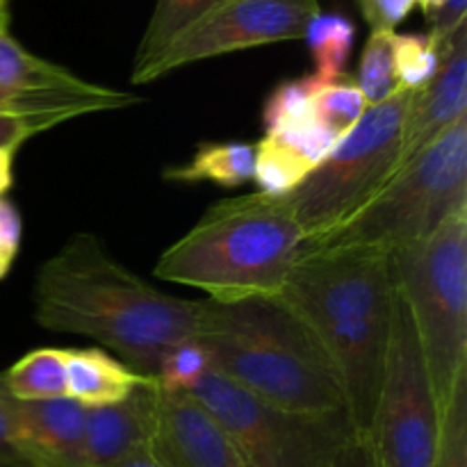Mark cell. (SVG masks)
Returning <instances> with one entry per match:
<instances>
[{"label": "cell", "instance_id": "1", "mask_svg": "<svg viewBox=\"0 0 467 467\" xmlns=\"http://www.w3.org/2000/svg\"><path fill=\"white\" fill-rule=\"evenodd\" d=\"M205 301L155 290L91 233L73 235L35 278V319L55 333L89 337L146 379L171 347L196 340Z\"/></svg>", "mask_w": 467, "mask_h": 467}, {"label": "cell", "instance_id": "2", "mask_svg": "<svg viewBox=\"0 0 467 467\" xmlns=\"http://www.w3.org/2000/svg\"><path fill=\"white\" fill-rule=\"evenodd\" d=\"M397 295L390 251L365 244L301 249L276 295L327 354L351 424L365 441L381 390Z\"/></svg>", "mask_w": 467, "mask_h": 467}, {"label": "cell", "instance_id": "3", "mask_svg": "<svg viewBox=\"0 0 467 467\" xmlns=\"http://www.w3.org/2000/svg\"><path fill=\"white\" fill-rule=\"evenodd\" d=\"M196 340L208 349L214 372L267 406L315 418L347 413L336 369L278 296L208 299Z\"/></svg>", "mask_w": 467, "mask_h": 467}, {"label": "cell", "instance_id": "4", "mask_svg": "<svg viewBox=\"0 0 467 467\" xmlns=\"http://www.w3.org/2000/svg\"><path fill=\"white\" fill-rule=\"evenodd\" d=\"M304 242L285 199L254 192L213 205L160 255L153 274L217 304L276 296Z\"/></svg>", "mask_w": 467, "mask_h": 467}, {"label": "cell", "instance_id": "5", "mask_svg": "<svg viewBox=\"0 0 467 467\" xmlns=\"http://www.w3.org/2000/svg\"><path fill=\"white\" fill-rule=\"evenodd\" d=\"M390 258L442 418L467 369V205L424 240L392 249Z\"/></svg>", "mask_w": 467, "mask_h": 467}, {"label": "cell", "instance_id": "6", "mask_svg": "<svg viewBox=\"0 0 467 467\" xmlns=\"http://www.w3.org/2000/svg\"><path fill=\"white\" fill-rule=\"evenodd\" d=\"M413 91L372 105L349 132L340 137L327 158L287 194L304 244L322 240L368 208L401 167L404 119Z\"/></svg>", "mask_w": 467, "mask_h": 467}, {"label": "cell", "instance_id": "7", "mask_svg": "<svg viewBox=\"0 0 467 467\" xmlns=\"http://www.w3.org/2000/svg\"><path fill=\"white\" fill-rule=\"evenodd\" d=\"M465 205L467 117H461L401 164L368 208L331 235L304 244V249L365 244L392 251L429 237L450 214Z\"/></svg>", "mask_w": 467, "mask_h": 467}, {"label": "cell", "instance_id": "8", "mask_svg": "<svg viewBox=\"0 0 467 467\" xmlns=\"http://www.w3.org/2000/svg\"><path fill=\"white\" fill-rule=\"evenodd\" d=\"M190 395L222 424L246 467H331L342 447L358 436L347 413H285L214 369Z\"/></svg>", "mask_w": 467, "mask_h": 467}, {"label": "cell", "instance_id": "9", "mask_svg": "<svg viewBox=\"0 0 467 467\" xmlns=\"http://www.w3.org/2000/svg\"><path fill=\"white\" fill-rule=\"evenodd\" d=\"M438 441L441 410L436 392L413 315L397 295L386 369L368 442L381 467H433Z\"/></svg>", "mask_w": 467, "mask_h": 467}, {"label": "cell", "instance_id": "10", "mask_svg": "<svg viewBox=\"0 0 467 467\" xmlns=\"http://www.w3.org/2000/svg\"><path fill=\"white\" fill-rule=\"evenodd\" d=\"M317 14V0H219L130 80L146 85L201 59L304 39Z\"/></svg>", "mask_w": 467, "mask_h": 467}, {"label": "cell", "instance_id": "11", "mask_svg": "<svg viewBox=\"0 0 467 467\" xmlns=\"http://www.w3.org/2000/svg\"><path fill=\"white\" fill-rule=\"evenodd\" d=\"M150 454L162 467H246L222 424L194 397L162 388Z\"/></svg>", "mask_w": 467, "mask_h": 467}, {"label": "cell", "instance_id": "12", "mask_svg": "<svg viewBox=\"0 0 467 467\" xmlns=\"http://www.w3.org/2000/svg\"><path fill=\"white\" fill-rule=\"evenodd\" d=\"M461 117H467V23L441 46L436 76L413 91L404 119L401 164Z\"/></svg>", "mask_w": 467, "mask_h": 467}, {"label": "cell", "instance_id": "13", "mask_svg": "<svg viewBox=\"0 0 467 467\" xmlns=\"http://www.w3.org/2000/svg\"><path fill=\"white\" fill-rule=\"evenodd\" d=\"M158 381L149 379L121 401L87 409L85 467L112 465L150 450L158 422Z\"/></svg>", "mask_w": 467, "mask_h": 467}, {"label": "cell", "instance_id": "14", "mask_svg": "<svg viewBox=\"0 0 467 467\" xmlns=\"http://www.w3.org/2000/svg\"><path fill=\"white\" fill-rule=\"evenodd\" d=\"M87 409L71 397L16 401L18 442L30 467H85Z\"/></svg>", "mask_w": 467, "mask_h": 467}, {"label": "cell", "instance_id": "15", "mask_svg": "<svg viewBox=\"0 0 467 467\" xmlns=\"http://www.w3.org/2000/svg\"><path fill=\"white\" fill-rule=\"evenodd\" d=\"M340 137L315 121V117L265 132L255 146V176L263 194L283 196L295 190Z\"/></svg>", "mask_w": 467, "mask_h": 467}, {"label": "cell", "instance_id": "16", "mask_svg": "<svg viewBox=\"0 0 467 467\" xmlns=\"http://www.w3.org/2000/svg\"><path fill=\"white\" fill-rule=\"evenodd\" d=\"M149 379L100 347L67 349V397L85 409L121 401Z\"/></svg>", "mask_w": 467, "mask_h": 467}, {"label": "cell", "instance_id": "17", "mask_svg": "<svg viewBox=\"0 0 467 467\" xmlns=\"http://www.w3.org/2000/svg\"><path fill=\"white\" fill-rule=\"evenodd\" d=\"M171 182H214L219 187H240L255 176V146L246 141H203L187 162L162 171Z\"/></svg>", "mask_w": 467, "mask_h": 467}, {"label": "cell", "instance_id": "18", "mask_svg": "<svg viewBox=\"0 0 467 467\" xmlns=\"http://www.w3.org/2000/svg\"><path fill=\"white\" fill-rule=\"evenodd\" d=\"M5 388L16 401L67 397V349H35L3 372Z\"/></svg>", "mask_w": 467, "mask_h": 467}, {"label": "cell", "instance_id": "19", "mask_svg": "<svg viewBox=\"0 0 467 467\" xmlns=\"http://www.w3.org/2000/svg\"><path fill=\"white\" fill-rule=\"evenodd\" d=\"M313 55L315 76L322 82H336L347 76L345 68L354 50L356 27L354 23L340 14H322L313 18L304 36Z\"/></svg>", "mask_w": 467, "mask_h": 467}, {"label": "cell", "instance_id": "20", "mask_svg": "<svg viewBox=\"0 0 467 467\" xmlns=\"http://www.w3.org/2000/svg\"><path fill=\"white\" fill-rule=\"evenodd\" d=\"M214 3L219 0H158L144 36L137 46L132 73L153 62L182 30H187L196 18L203 16Z\"/></svg>", "mask_w": 467, "mask_h": 467}, {"label": "cell", "instance_id": "21", "mask_svg": "<svg viewBox=\"0 0 467 467\" xmlns=\"http://www.w3.org/2000/svg\"><path fill=\"white\" fill-rule=\"evenodd\" d=\"M392 35L390 30H372L358 64V85L368 108L392 99L400 89L395 76V55H392Z\"/></svg>", "mask_w": 467, "mask_h": 467}, {"label": "cell", "instance_id": "22", "mask_svg": "<svg viewBox=\"0 0 467 467\" xmlns=\"http://www.w3.org/2000/svg\"><path fill=\"white\" fill-rule=\"evenodd\" d=\"M365 112H368V103H365L356 80L349 76L322 85L313 99L315 121L331 130L336 137L349 132Z\"/></svg>", "mask_w": 467, "mask_h": 467}, {"label": "cell", "instance_id": "23", "mask_svg": "<svg viewBox=\"0 0 467 467\" xmlns=\"http://www.w3.org/2000/svg\"><path fill=\"white\" fill-rule=\"evenodd\" d=\"M395 76L400 89L418 91L436 76L441 46L427 35H392Z\"/></svg>", "mask_w": 467, "mask_h": 467}, {"label": "cell", "instance_id": "24", "mask_svg": "<svg viewBox=\"0 0 467 467\" xmlns=\"http://www.w3.org/2000/svg\"><path fill=\"white\" fill-rule=\"evenodd\" d=\"M322 85H327V82L310 73V76L295 78V80H285L274 87V91L263 105L265 132L313 117V99Z\"/></svg>", "mask_w": 467, "mask_h": 467}, {"label": "cell", "instance_id": "25", "mask_svg": "<svg viewBox=\"0 0 467 467\" xmlns=\"http://www.w3.org/2000/svg\"><path fill=\"white\" fill-rule=\"evenodd\" d=\"M210 369H213V360H210L208 349L199 340H185L164 354L155 381L167 392L190 395Z\"/></svg>", "mask_w": 467, "mask_h": 467}, {"label": "cell", "instance_id": "26", "mask_svg": "<svg viewBox=\"0 0 467 467\" xmlns=\"http://www.w3.org/2000/svg\"><path fill=\"white\" fill-rule=\"evenodd\" d=\"M433 467H467V369L456 381L450 406L441 418Z\"/></svg>", "mask_w": 467, "mask_h": 467}, {"label": "cell", "instance_id": "27", "mask_svg": "<svg viewBox=\"0 0 467 467\" xmlns=\"http://www.w3.org/2000/svg\"><path fill=\"white\" fill-rule=\"evenodd\" d=\"M68 121L67 117L48 112H14L0 109V149H18L26 140L44 132L57 123Z\"/></svg>", "mask_w": 467, "mask_h": 467}, {"label": "cell", "instance_id": "28", "mask_svg": "<svg viewBox=\"0 0 467 467\" xmlns=\"http://www.w3.org/2000/svg\"><path fill=\"white\" fill-rule=\"evenodd\" d=\"M0 467H30L18 442L16 400L5 388L0 374Z\"/></svg>", "mask_w": 467, "mask_h": 467}, {"label": "cell", "instance_id": "29", "mask_svg": "<svg viewBox=\"0 0 467 467\" xmlns=\"http://www.w3.org/2000/svg\"><path fill=\"white\" fill-rule=\"evenodd\" d=\"M358 3L372 30L395 32V27L413 12L418 0H358Z\"/></svg>", "mask_w": 467, "mask_h": 467}, {"label": "cell", "instance_id": "30", "mask_svg": "<svg viewBox=\"0 0 467 467\" xmlns=\"http://www.w3.org/2000/svg\"><path fill=\"white\" fill-rule=\"evenodd\" d=\"M467 16V0H445L441 12L431 18V30L429 36L436 41L438 46L445 44L461 26H463Z\"/></svg>", "mask_w": 467, "mask_h": 467}, {"label": "cell", "instance_id": "31", "mask_svg": "<svg viewBox=\"0 0 467 467\" xmlns=\"http://www.w3.org/2000/svg\"><path fill=\"white\" fill-rule=\"evenodd\" d=\"M21 214L16 205L7 199H0V254L16 258L18 244H21Z\"/></svg>", "mask_w": 467, "mask_h": 467}, {"label": "cell", "instance_id": "32", "mask_svg": "<svg viewBox=\"0 0 467 467\" xmlns=\"http://www.w3.org/2000/svg\"><path fill=\"white\" fill-rule=\"evenodd\" d=\"M331 467H381L377 463L372 454V447L365 438L354 436L345 447L340 450V454L336 456Z\"/></svg>", "mask_w": 467, "mask_h": 467}, {"label": "cell", "instance_id": "33", "mask_svg": "<svg viewBox=\"0 0 467 467\" xmlns=\"http://www.w3.org/2000/svg\"><path fill=\"white\" fill-rule=\"evenodd\" d=\"M18 149H0V199H5L14 185V155Z\"/></svg>", "mask_w": 467, "mask_h": 467}, {"label": "cell", "instance_id": "34", "mask_svg": "<svg viewBox=\"0 0 467 467\" xmlns=\"http://www.w3.org/2000/svg\"><path fill=\"white\" fill-rule=\"evenodd\" d=\"M105 467H162V465L155 461V456L150 454V450H144V451H140V454H132V456H128V459L119 461V463L105 465Z\"/></svg>", "mask_w": 467, "mask_h": 467}, {"label": "cell", "instance_id": "35", "mask_svg": "<svg viewBox=\"0 0 467 467\" xmlns=\"http://www.w3.org/2000/svg\"><path fill=\"white\" fill-rule=\"evenodd\" d=\"M442 3H445V0H418V5H420V7H422L424 16L429 18V23H431V18L436 16L438 12H441Z\"/></svg>", "mask_w": 467, "mask_h": 467}, {"label": "cell", "instance_id": "36", "mask_svg": "<svg viewBox=\"0 0 467 467\" xmlns=\"http://www.w3.org/2000/svg\"><path fill=\"white\" fill-rule=\"evenodd\" d=\"M12 263H14V260L9 258V255L0 254V278H5V274L9 272V267H12Z\"/></svg>", "mask_w": 467, "mask_h": 467}, {"label": "cell", "instance_id": "37", "mask_svg": "<svg viewBox=\"0 0 467 467\" xmlns=\"http://www.w3.org/2000/svg\"><path fill=\"white\" fill-rule=\"evenodd\" d=\"M7 0H0V26H7Z\"/></svg>", "mask_w": 467, "mask_h": 467}, {"label": "cell", "instance_id": "38", "mask_svg": "<svg viewBox=\"0 0 467 467\" xmlns=\"http://www.w3.org/2000/svg\"><path fill=\"white\" fill-rule=\"evenodd\" d=\"M0 109H5V108H0Z\"/></svg>", "mask_w": 467, "mask_h": 467}]
</instances>
